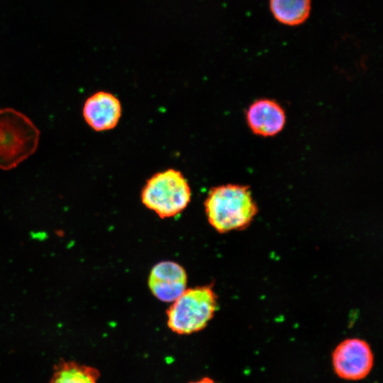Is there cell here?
I'll use <instances>...</instances> for the list:
<instances>
[{"label":"cell","instance_id":"10","mask_svg":"<svg viewBox=\"0 0 383 383\" xmlns=\"http://www.w3.org/2000/svg\"><path fill=\"white\" fill-rule=\"evenodd\" d=\"M270 9L282 23L296 26L304 22L311 10L310 0H270Z\"/></svg>","mask_w":383,"mask_h":383},{"label":"cell","instance_id":"11","mask_svg":"<svg viewBox=\"0 0 383 383\" xmlns=\"http://www.w3.org/2000/svg\"><path fill=\"white\" fill-rule=\"evenodd\" d=\"M189 383H218L216 382L213 379L209 377H204L197 381L189 382Z\"/></svg>","mask_w":383,"mask_h":383},{"label":"cell","instance_id":"8","mask_svg":"<svg viewBox=\"0 0 383 383\" xmlns=\"http://www.w3.org/2000/svg\"><path fill=\"white\" fill-rule=\"evenodd\" d=\"M247 123L257 135L273 136L282 131L286 123L285 111L276 101L260 99L250 104L246 111Z\"/></svg>","mask_w":383,"mask_h":383},{"label":"cell","instance_id":"7","mask_svg":"<svg viewBox=\"0 0 383 383\" xmlns=\"http://www.w3.org/2000/svg\"><path fill=\"white\" fill-rule=\"evenodd\" d=\"M86 123L95 131L114 128L121 116L119 99L111 93L99 91L88 97L83 106Z\"/></svg>","mask_w":383,"mask_h":383},{"label":"cell","instance_id":"1","mask_svg":"<svg viewBox=\"0 0 383 383\" xmlns=\"http://www.w3.org/2000/svg\"><path fill=\"white\" fill-rule=\"evenodd\" d=\"M210 225L219 233L248 227L257 213L249 187L227 184L210 189L204 201Z\"/></svg>","mask_w":383,"mask_h":383},{"label":"cell","instance_id":"6","mask_svg":"<svg viewBox=\"0 0 383 383\" xmlns=\"http://www.w3.org/2000/svg\"><path fill=\"white\" fill-rule=\"evenodd\" d=\"M187 275L184 267L172 261H162L151 270L148 286L160 301L173 302L187 289Z\"/></svg>","mask_w":383,"mask_h":383},{"label":"cell","instance_id":"3","mask_svg":"<svg viewBox=\"0 0 383 383\" xmlns=\"http://www.w3.org/2000/svg\"><path fill=\"white\" fill-rule=\"evenodd\" d=\"M217 309V296L211 286L186 290L167 311V326L174 333L189 335L203 330Z\"/></svg>","mask_w":383,"mask_h":383},{"label":"cell","instance_id":"2","mask_svg":"<svg viewBox=\"0 0 383 383\" xmlns=\"http://www.w3.org/2000/svg\"><path fill=\"white\" fill-rule=\"evenodd\" d=\"M40 131L25 114L0 109V170L15 168L38 148Z\"/></svg>","mask_w":383,"mask_h":383},{"label":"cell","instance_id":"4","mask_svg":"<svg viewBox=\"0 0 383 383\" xmlns=\"http://www.w3.org/2000/svg\"><path fill=\"white\" fill-rule=\"evenodd\" d=\"M191 196L187 179L174 169L153 174L147 180L140 195L144 206L161 218L179 214L189 204Z\"/></svg>","mask_w":383,"mask_h":383},{"label":"cell","instance_id":"9","mask_svg":"<svg viewBox=\"0 0 383 383\" xmlns=\"http://www.w3.org/2000/svg\"><path fill=\"white\" fill-rule=\"evenodd\" d=\"M99 371L73 361L60 362L54 367L49 383H97Z\"/></svg>","mask_w":383,"mask_h":383},{"label":"cell","instance_id":"5","mask_svg":"<svg viewBox=\"0 0 383 383\" xmlns=\"http://www.w3.org/2000/svg\"><path fill=\"white\" fill-rule=\"evenodd\" d=\"M335 373L341 379L357 381L365 378L374 365V355L364 340L353 338L340 342L332 353Z\"/></svg>","mask_w":383,"mask_h":383}]
</instances>
